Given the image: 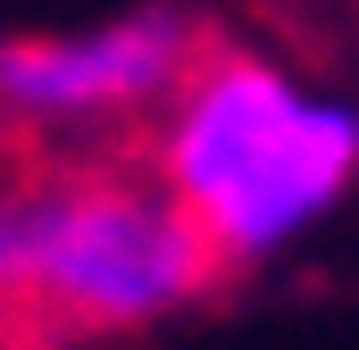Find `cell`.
Listing matches in <instances>:
<instances>
[{
    "label": "cell",
    "mask_w": 359,
    "mask_h": 350,
    "mask_svg": "<svg viewBox=\"0 0 359 350\" xmlns=\"http://www.w3.org/2000/svg\"><path fill=\"white\" fill-rule=\"evenodd\" d=\"M159 167L217 259H276L351 192L359 108L292 84L276 59H217L192 76Z\"/></svg>",
    "instance_id": "obj_1"
},
{
    "label": "cell",
    "mask_w": 359,
    "mask_h": 350,
    "mask_svg": "<svg viewBox=\"0 0 359 350\" xmlns=\"http://www.w3.org/2000/svg\"><path fill=\"white\" fill-rule=\"evenodd\" d=\"M217 275V251L168 192L59 183L0 200V300H42L67 326H151Z\"/></svg>",
    "instance_id": "obj_2"
},
{
    "label": "cell",
    "mask_w": 359,
    "mask_h": 350,
    "mask_svg": "<svg viewBox=\"0 0 359 350\" xmlns=\"http://www.w3.org/2000/svg\"><path fill=\"white\" fill-rule=\"evenodd\" d=\"M192 67V25L176 8L117 17L100 34H59V42H0V108L25 117H109L134 100H159Z\"/></svg>",
    "instance_id": "obj_3"
}]
</instances>
